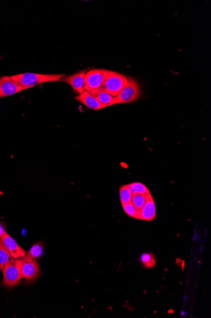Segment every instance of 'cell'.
Returning <instances> with one entry per match:
<instances>
[{"label":"cell","instance_id":"ba28073f","mask_svg":"<svg viewBox=\"0 0 211 318\" xmlns=\"http://www.w3.org/2000/svg\"><path fill=\"white\" fill-rule=\"evenodd\" d=\"M86 71L78 72L70 76H67L61 79V82L70 85L73 90L78 94H81L85 91V75Z\"/></svg>","mask_w":211,"mask_h":318},{"label":"cell","instance_id":"30bf717a","mask_svg":"<svg viewBox=\"0 0 211 318\" xmlns=\"http://www.w3.org/2000/svg\"><path fill=\"white\" fill-rule=\"evenodd\" d=\"M156 205L153 197L149 193L146 195V203L139 211V219L142 221H151L156 218Z\"/></svg>","mask_w":211,"mask_h":318},{"label":"cell","instance_id":"52a82bcc","mask_svg":"<svg viewBox=\"0 0 211 318\" xmlns=\"http://www.w3.org/2000/svg\"><path fill=\"white\" fill-rule=\"evenodd\" d=\"M25 90H27L26 88L17 84L11 77H0V99L18 94Z\"/></svg>","mask_w":211,"mask_h":318},{"label":"cell","instance_id":"277c9868","mask_svg":"<svg viewBox=\"0 0 211 318\" xmlns=\"http://www.w3.org/2000/svg\"><path fill=\"white\" fill-rule=\"evenodd\" d=\"M141 95V90L136 81L128 78V82L116 97L117 104H129L136 101Z\"/></svg>","mask_w":211,"mask_h":318},{"label":"cell","instance_id":"5bb4252c","mask_svg":"<svg viewBox=\"0 0 211 318\" xmlns=\"http://www.w3.org/2000/svg\"><path fill=\"white\" fill-rule=\"evenodd\" d=\"M132 194L130 190L128 185H123L120 188V198L122 205L131 203L132 201Z\"/></svg>","mask_w":211,"mask_h":318},{"label":"cell","instance_id":"8992f818","mask_svg":"<svg viewBox=\"0 0 211 318\" xmlns=\"http://www.w3.org/2000/svg\"><path fill=\"white\" fill-rule=\"evenodd\" d=\"M108 70L93 69L85 75V90L90 92L100 89L107 76Z\"/></svg>","mask_w":211,"mask_h":318},{"label":"cell","instance_id":"44dd1931","mask_svg":"<svg viewBox=\"0 0 211 318\" xmlns=\"http://www.w3.org/2000/svg\"><path fill=\"white\" fill-rule=\"evenodd\" d=\"M181 315H183V316H185V315H186V313L185 311H183V310H181Z\"/></svg>","mask_w":211,"mask_h":318},{"label":"cell","instance_id":"d6986e66","mask_svg":"<svg viewBox=\"0 0 211 318\" xmlns=\"http://www.w3.org/2000/svg\"><path fill=\"white\" fill-rule=\"evenodd\" d=\"M123 209L129 217L132 218L139 219V211L136 209L132 203L122 205Z\"/></svg>","mask_w":211,"mask_h":318},{"label":"cell","instance_id":"ffe728a7","mask_svg":"<svg viewBox=\"0 0 211 318\" xmlns=\"http://www.w3.org/2000/svg\"><path fill=\"white\" fill-rule=\"evenodd\" d=\"M7 233L6 230H5L4 227L2 226V224H0V237L3 236Z\"/></svg>","mask_w":211,"mask_h":318},{"label":"cell","instance_id":"5b68a950","mask_svg":"<svg viewBox=\"0 0 211 318\" xmlns=\"http://www.w3.org/2000/svg\"><path fill=\"white\" fill-rule=\"evenodd\" d=\"M20 268L22 278L26 279L29 282H33L40 274L38 264L35 260L29 259L28 257L20 259Z\"/></svg>","mask_w":211,"mask_h":318},{"label":"cell","instance_id":"3957f363","mask_svg":"<svg viewBox=\"0 0 211 318\" xmlns=\"http://www.w3.org/2000/svg\"><path fill=\"white\" fill-rule=\"evenodd\" d=\"M4 280L2 285L6 287H14L21 280L20 259H12L5 265L3 269Z\"/></svg>","mask_w":211,"mask_h":318},{"label":"cell","instance_id":"9c48e42d","mask_svg":"<svg viewBox=\"0 0 211 318\" xmlns=\"http://www.w3.org/2000/svg\"><path fill=\"white\" fill-rule=\"evenodd\" d=\"M2 242L6 246L7 250L12 256V259H19L26 256V251L17 244V242L11 236L6 233L3 236L0 237Z\"/></svg>","mask_w":211,"mask_h":318},{"label":"cell","instance_id":"e0dca14e","mask_svg":"<svg viewBox=\"0 0 211 318\" xmlns=\"http://www.w3.org/2000/svg\"><path fill=\"white\" fill-rule=\"evenodd\" d=\"M146 201V195L134 194L132 195L131 203L136 207V209L140 211L143 207Z\"/></svg>","mask_w":211,"mask_h":318},{"label":"cell","instance_id":"7a4b0ae2","mask_svg":"<svg viewBox=\"0 0 211 318\" xmlns=\"http://www.w3.org/2000/svg\"><path fill=\"white\" fill-rule=\"evenodd\" d=\"M128 82V78L120 73L108 71L102 89L113 96L117 97Z\"/></svg>","mask_w":211,"mask_h":318},{"label":"cell","instance_id":"6da1fadb","mask_svg":"<svg viewBox=\"0 0 211 318\" xmlns=\"http://www.w3.org/2000/svg\"><path fill=\"white\" fill-rule=\"evenodd\" d=\"M66 77L65 74H38V73H26L11 76L12 80L21 87L31 89L37 85L49 82H56Z\"/></svg>","mask_w":211,"mask_h":318},{"label":"cell","instance_id":"ac0fdd59","mask_svg":"<svg viewBox=\"0 0 211 318\" xmlns=\"http://www.w3.org/2000/svg\"><path fill=\"white\" fill-rule=\"evenodd\" d=\"M141 261L145 268H151L156 265V259L153 254L145 253L141 256Z\"/></svg>","mask_w":211,"mask_h":318},{"label":"cell","instance_id":"8fae6325","mask_svg":"<svg viewBox=\"0 0 211 318\" xmlns=\"http://www.w3.org/2000/svg\"><path fill=\"white\" fill-rule=\"evenodd\" d=\"M75 99L88 107V108L94 110V111H98V110L102 109L107 107L104 104L100 103L98 100L95 99V98L90 94L89 92L85 91V90L82 93V94L75 97Z\"/></svg>","mask_w":211,"mask_h":318},{"label":"cell","instance_id":"7c38bea8","mask_svg":"<svg viewBox=\"0 0 211 318\" xmlns=\"http://www.w3.org/2000/svg\"><path fill=\"white\" fill-rule=\"evenodd\" d=\"M90 94L102 104L107 107L117 104L116 97L113 96L102 88L89 92Z\"/></svg>","mask_w":211,"mask_h":318},{"label":"cell","instance_id":"4fadbf2b","mask_svg":"<svg viewBox=\"0 0 211 318\" xmlns=\"http://www.w3.org/2000/svg\"><path fill=\"white\" fill-rule=\"evenodd\" d=\"M12 256L4 246L0 238V270H3L5 265L12 259Z\"/></svg>","mask_w":211,"mask_h":318},{"label":"cell","instance_id":"2e32d148","mask_svg":"<svg viewBox=\"0 0 211 318\" xmlns=\"http://www.w3.org/2000/svg\"><path fill=\"white\" fill-rule=\"evenodd\" d=\"M130 190H131L132 194H149V190L145 186L143 183L141 182H134L130 183L128 185Z\"/></svg>","mask_w":211,"mask_h":318},{"label":"cell","instance_id":"9a60e30c","mask_svg":"<svg viewBox=\"0 0 211 318\" xmlns=\"http://www.w3.org/2000/svg\"><path fill=\"white\" fill-rule=\"evenodd\" d=\"M43 252V245L41 243L34 244L30 250L29 251L28 255V258L36 260V259L40 258Z\"/></svg>","mask_w":211,"mask_h":318}]
</instances>
